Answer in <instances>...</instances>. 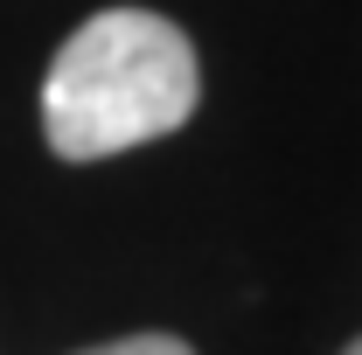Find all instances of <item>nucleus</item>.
Instances as JSON below:
<instances>
[{"mask_svg":"<svg viewBox=\"0 0 362 355\" xmlns=\"http://www.w3.org/2000/svg\"><path fill=\"white\" fill-rule=\"evenodd\" d=\"M195 105V42L153 7H98L42 70V139L77 168L181 133Z\"/></svg>","mask_w":362,"mask_h":355,"instance_id":"obj_1","label":"nucleus"},{"mask_svg":"<svg viewBox=\"0 0 362 355\" xmlns=\"http://www.w3.org/2000/svg\"><path fill=\"white\" fill-rule=\"evenodd\" d=\"M77 355H195L181 334H119V342H98V349H77Z\"/></svg>","mask_w":362,"mask_h":355,"instance_id":"obj_2","label":"nucleus"},{"mask_svg":"<svg viewBox=\"0 0 362 355\" xmlns=\"http://www.w3.org/2000/svg\"><path fill=\"white\" fill-rule=\"evenodd\" d=\"M341 355H362V334H356V342H349V349H341Z\"/></svg>","mask_w":362,"mask_h":355,"instance_id":"obj_3","label":"nucleus"}]
</instances>
